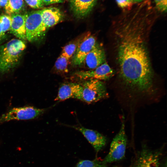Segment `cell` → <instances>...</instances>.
<instances>
[{"mask_svg":"<svg viewBox=\"0 0 167 167\" xmlns=\"http://www.w3.org/2000/svg\"><path fill=\"white\" fill-rule=\"evenodd\" d=\"M153 11L141 3L121 16L113 27L120 78L128 88L140 93H149L153 88L147 40Z\"/></svg>","mask_w":167,"mask_h":167,"instance_id":"cell-1","label":"cell"},{"mask_svg":"<svg viewBox=\"0 0 167 167\" xmlns=\"http://www.w3.org/2000/svg\"><path fill=\"white\" fill-rule=\"evenodd\" d=\"M26 46L23 40L13 39L0 47V73L8 72L19 64Z\"/></svg>","mask_w":167,"mask_h":167,"instance_id":"cell-2","label":"cell"},{"mask_svg":"<svg viewBox=\"0 0 167 167\" xmlns=\"http://www.w3.org/2000/svg\"><path fill=\"white\" fill-rule=\"evenodd\" d=\"M164 148L152 149L143 144L136 153L130 165L127 166L114 165L113 167H160Z\"/></svg>","mask_w":167,"mask_h":167,"instance_id":"cell-3","label":"cell"},{"mask_svg":"<svg viewBox=\"0 0 167 167\" xmlns=\"http://www.w3.org/2000/svg\"><path fill=\"white\" fill-rule=\"evenodd\" d=\"M79 100L88 104L97 102L108 95L104 83L96 79H88L79 83Z\"/></svg>","mask_w":167,"mask_h":167,"instance_id":"cell-4","label":"cell"},{"mask_svg":"<svg viewBox=\"0 0 167 167\" xmlns=\"http://www.w3.org/2000/svg\"><path fill=\"white\" fill-rule=\"evenodd\" d=\"M121 128L110 144L109 151L103 160L106 164H110L122 160L125 157L127 143L123 119Z\"/></svg>","mask_w":167,"mask_h":167,"instance_id":"cell-5","label":"cell"},{"mask_svg":"<svg viewBox=\"0 0 167 167\" xmlns=\"http://www.w3.org/2000/svg\"><path fill=\"white\" fill-rule=\"evenodd\" d=\"M25 21L27 40L30 42L38 40L47 28L42 20L41 10L32 11L26 14Z\"/></svg>","mask_w":167,"mask_h":167,"instance_id":"cell-6","label":"cell"},{"mask_svg":"<svg viewBox=\"0 0 167 167\" xmlns=\"http://www.w3.org/2000/svg\"><path fill=\"white\" fill-rule=\"evenodd\" d=\"M46 109L32 106L14 108L0 117V124L12 120L33 119L43 114Z\"/></svg>","mask_w":167,"mask_h":167,"instance_id":"cell-7","label":"cell"},{"mask_svg":"<svg viewBox=\"0 0 167 167\" xmlns=\"http://www.w3.org/2000/svg\"><path fill=\"white\" fill-rule=\"evenodd\" d=\"M114 73L113 69L105 61L94 69L77 71L75 73L74 75L82 80L96 79L101 81L109 79Z\"/></svg>","mask_w":167,"mask_h":167,"instance_id":"cell-8","label":"cell"},{"mask_svg":"<svg viewBox=\"0 0 167 167\" xmlns=\"http://www.w3.org/2000/svg\"><path fill=\"white\" fill-rule=\"evenodd\" d=\"M96 44L95 36L89 32L86 33L72 56V63L75 65L81 64L84 62L87 55Z\"/></svg>","mask_w":167,"mask_h":167,"instance_id":"cell-9","label":"cell"},{"mask_svg":"<svg viewBox=\"0 0 167 167\" xmlns=\"http://www.w3.org/2000/svg\"><path fill=\"white\" fill-rule=\"evenodd\" d=\"M81 132L91 145L96 152L102 150L106 145V138L98 131L81 126H71Z\"/></svg>","mask_w":167,"mask_h":167,"instance_id":"cell-10","label":"cell"},{"mask_svg":"<svg viewBox=\"0 0 167 167\" xmlns=\"http://www.w3.org/2000/svg\"><path fill=\"white\" fill-rule=\"evenodd\" d=\"M97 0H70L71 10L74 16L78 19H83L90 13Z\"/></svg>","mask_w":167,"mask_h":167,"instance_id":"cell-11","label":"cell"},{"mask_svg":"<svg viewBox=\"0 0 167 167\" xmlns=\"http://www.w3.org/2000/svg\"><path fill=\"white\" fill-rule=\"evenodd\" d=\"M80 88L79 83H63L59 87L58 94L54 100L61 101L71 98L79 100Z\"/></svg>","mask_w":167,"mask_h":167,"instance_id":"cell-12","label":"cell"},{"mask_svg":"<svg viewBox=\"0 0 167 167\" xmlns=\"http://www.w3.org/2000/svg\"><path fill=\"white\" fill-rule=\"evenodd\" d=\"M11 23L10 31L17 37L22 40H27L25 21L26 14H15L11 15Z\"/></svg>","mask_w":167,"mask_h":167,"instance_id":"cell-13","label":"cell"},{"mask_svg":"<svg viewBox=\"0 0 167 167\" xmlns=\"http://www.w3.org/2000/svg\"><path fill=\"white\" fill-rule=\"evenodd\" d=\"M41 17L43 23L47 29L60 22L64 16L59 9L51 7L41 10Z\"/></svg>","mask_w":167,"mask_h":167,"instance_id":"cell-14","label":"cell"},{"mask_svg":"<svg viewBox=\"0 0 167 167\" xmlns=\"http://www.w3.org/2000/svg\"><path fill=\"white\" fill-rule=\"evenodd\" d=\"M84 61L90 70L93 69L105 62V56L103 49L97 43L86 56Z\"/></svg>","mask_w":167,"mask_h":167,"instance_id":"cell-15","label":"cell"},{"mask_svg":"<svg viewBox=\"0 0 167 167\" xmlns=\"http://www.w3.org/2000/svg\"><path fill=\"white\" fill-rule=\"evenodd\" d=\"M25 3L24 0H8L7 4L5 7L6 13L7 15H12L19 13L24 10Z\"/></svg>","mask_w":167,"mask_h":167,"instance_id":"cell-16","label":"cell"},{"mask_svg":"<svg viewBox=\"0 0 167 167\" xmlns=\"http://www.w3.org/2000/svg\"><path fill=\"white\" fill-rule=\"evenodd\" d=\"M85 34L65 45L63 48L61 54L68 59L72 57Z\"/></svg>","mask_w":167,"mask_h":167,"instance_id":"cell-17","label":"cell"},{"mask_svg":"<svg viewBox=\"0 0 167 167\" xmlns=\"http://www.w3.org/2000/svg\"><path fill=\"white\" fill-rule=\"evenodd\" d=\"M74 167H107V164L103 160L97 159L92 160H83L79 161Z\"/></svg>","mask_w":167,"mask_h":167,"instance_id":"cell-18","label":"cell"},{"mask_svg":"<svg viewBox=\"0 0 167 167\" xmlns=\"http://www.w3.org/2000/svg\"><path fill=\"white\" fill-rule=\"evenodd\" d=\"M69 59L61 54L55 62V67L56 69L60 72L67 73L68 71V66Z\"/></svg>","mask_w":167,"mask_h":167,"instance_id":"cell-19","label":"cell"},{"mask_svg":"<svg viewBox=\"0 0 167 167\" xmlns=\"http://www.w3.org/2000/svg\"><path fill=\"white\" fill-rule=\"evenodd\" d=\"M11 23V15L3 14L0 15V24L2 32L5 33L10 30Z\"/></svg>","mask_w":167,"mask_h":167,"instance_id":"cell-20","label":"cell"},{"mask_svg":"<svg viewBox=\"0 0 167 167\" xmlns=\"http://www.w3.org/2000/svg\"><path fill=\"white\" fill-rule=\"evenodd\" d=\"M118 6L121 8L129 11L131 10L133 2L131 0H115Z\"/></svg>","mask_w":167,"mask_h":167,"instance_id":"cell-21","label":"cell"},{"mask_svg":"<svg viewBox=\"0 0 167 167\" xmlns=\"http://www.w3.org/2000/svg\"><path fill=\"white\" fill-rule=\"evenodd\" d=\"M157 10L162 12H166L167 0H153Z\"/></svg>","mask_w":167,"mask_h":167,"instance_id":"cell-22","label":"cell"},{"mask_svg":"<svg viewBox=\"0 0 167 167\" xmlns=\"http://www.w3.org/2000/svg\"><path fill=\"white\" fill-rule=\"evenodd\" d=\"M26 3L31 8L34 9L42 8L44 4L41 0H24Z\"/></svg>","mask_w":167,"mask_h":167,"instance_id":"cell-23","label":"cell"},{"mask_svg":"<svg viewBox=\"0 0 167 167\" xmlns=\"http://www.w3.org/2000/svg\"><path fill=\"white\" fill-rule=\"evenodd\" d=\"M44 5H48L52 4L63 2L68 0H41Z\"/></svg>","mask_w":167,"mask_h":167,"instance_id":"cell-24","label":"cell"},{"mask_svg":"<svg viewBox=\"0 0 167 167\" xmlns=\"http://www.w3.org/2000/svg\"><path fill=\"white\" fill-rule=\"evenodd\" d=\"M8 0H0V7H5L7 3Z\"/></svg>","mask_w":167,"mask_h":167,"instance_id":"cell-25","label":"cell"},{"mask_svg":"<svg viewBox=\"0 0 167 167\" xmlns=\"http://www.w3.org/2000/svg\"><path fill=\"white\" fill-rule=\"evenodd\" d=\"M5 36V33H4L2 30L0 24V43L4 38Z\"/></svg>","mask_w":167,"mask_h":167,"instance_id":"cell-26","label":"cell"},{"mask_svg":"<svg viewBox=\"0 0 167 167\" xmlns=\"http://www.w3.org/2000/svg\"><path fill=\"white\" fill-rule=\"evenodd\" d=\"M160 167H167L166 159L164 160L162 162H160Z\"/></svg>","mask_w":167,"mask_h":167,"instance_id":"cell-27","label":"cell"},{"mask_svg":"<svg viewBox=\"0 0 167 167\" xmlns=\"http://www.w3.org/2000/svg\"><path fill=\"white\" fill-rule=\"evenodd\" d=\"M134 3H139L141 2L144 0H131Z\"/></svg>","mask_w":167,"mask_h":167,"instance_id":"cell-28","label":"cell"}]
</instances>
